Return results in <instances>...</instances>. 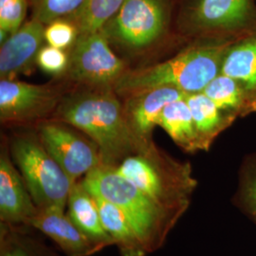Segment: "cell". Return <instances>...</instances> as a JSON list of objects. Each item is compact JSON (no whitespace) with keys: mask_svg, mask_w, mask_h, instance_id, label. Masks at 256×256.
I'll use <instances>...</instances> for the list:
<instances>
[{"mask_svg":"<svg viewBox=\"0 0 256 256\" xmlns=\"http://www.w3.org/2000/svg\"><path fill=\"white\" fill-rule=\"evenodd\" d=\"M236 36L204 37L162 63L124 72L117 92L135 95L160 86L176 88L186 94L200 93L221 74L223 60Z\"/></svg>","mask_w":256,"mask_h":256,"instance_id":"6da1fadb","label":"cell"},{"mask_svg":"<svg viewBox=\"0 0 256 256\" xmlns=\"http://www.w3.org/2000/svg\"><path fill=\"white\" fill-rule=\"evenodd\" d=\"M59 117L96 144L102 165L117 167L126 158L151 144L138 137L120 102L108 92L74 96L61 106Z\"/></svg>","mask_w":256,"mask_h":256,"instance_id":"7a4b0ae2","label":"cell"},{"mask_svg":"<svg viewBox=\"0 0 256 256\" xmlns=\"http://www.w3.org/2000/svg\"><path fill=\"white\" fill-rule=\"evenodd\" d=\"M81 180L93 194L112 202L124 212L148 254L164 245L169 232L180 218V216L160 207L120 174L116 167L101 165Z\"/></svg>","mask_w":256,"mask_h":256,"instance_id":"3957f363","label":"cell"},{"mask_svg":"<svg viewBox=\"0 0 256 256\" xmlns=\"http://www.w3.org/2000/svg\"><path fill=\"white\" fill-rule=\"evenodd\" d=\"M116 169L160 207L180 218L188 210L196 187L189 164L176 162L150 144Z\"/></svg>","mask_w":256,"mask_h":256,"instance_id":"277c9868","label":"cell"},{"mask_svg":"<svg viewBox=\"0 0 256 256\" xmlns=\"http://www.w3.org/2000/svg\"><path fill=\"white\" fill-rule=\"evenodd\" d=\"M9 148L37 208L66 209L74 182L48 153L38 135H18L10 140Z\"/></svg>","mask_w":256,"mask_h":256,"instance_id":"5b68a950","label":"cell"},{"mask_svg":"<svg viewBox=\"0 0 256 256\" xmlns=\"http://www.w3.org/2000/svg\"><path fill=\"white\" fill-rule=\"evenodd\" d=\"M166 22L164 0H124L102 30L126 46L142 48L162 34Z\"/></svg>","mask_w":256,"mask_h":256,"instance_id":"8992f818","label":"cell"},{"mask_svg":"<svg viewBox=\"0 0 256 256\" xmlns=\"http://www.w3.org/2000/svg\"><path fill=\"white\" fill-rule=\"evenodd\" d=\"M38 137L48 153L74 182H79L102 165L101 153L92 140L58 122H43Z\"/></svg>","mask_w":256,"mask_h":256,"instance_id":"52a82bcc","label":"cell"},{"mask_svg":"<svg viewBox=\"0 0 256 256\" xmlns=\"http://www.w3.org/2000/svg\"><path fill=\"white\" fill-rule=\"evenodd\" d=\"M124 64L110 48L104 30L79 34L70 57L68 72L77 82L108 86L119 80Z\"/></svg>","mask_w":256,"mask_h":256,"instance_id":"ba28073f","label":"cell"},{"mask_svg":"<svg viewBox=\"0 0 256 256\" xmlns=\"http://www.w3.org/2000/svg\"><path fill=\"white\" fill-rule=\"evenodd\" d=\"M189 23L212 36H238L256 23L254 0H194Z\"/></svg>","mask_w":256,"mask_h":256,"instance_id":"9c48e42d","label":"cell"},{"mask_svg":"<svg viewBox=\"0 0 256 256\" xmlns=\"http://www.w3.org/2000/svg\"><path fill=\"white\" fill-rule=\"evenodd\" d=\"M12 158L9 146L5 144L0 154V223L30 226L38 208Z\"/></svg>","mask_w":256,"mask_h":256,"instance_id":"30bf717a","label":"cell"},{"mask_svg":"<svg viewBox=\"0 0 256 256\" xmlns=\"http://www.w3.org/2000/svg\"><path fill=\"white\" fill-rule=\"evenodd\" d=\"M64 210L56 207L38 208L30 227L52 239L66 256H92L108 248L86 234Z\"/></svg>","mask_w":256,"mask_h":256,"instance_id":"8fae6325","label":"cell"},{"mask_svg":"<svg viewBox=\"0 0 256 256\" xmlns=\"http://www.w3.org/2000/svg\"><path fill=\"white\" fill-rule=\"evenodd\" d=\"M45 24L34 18L22 25L1 45V80H14L36 61L45 40Z\"/></svg>","mask_w":256,"mask_h":256,"instance_id":"7c38bea8","label":"cell"},{"mask_svg":"<svg viewBox=\"0 0 256 256\" xmlns=\"http://www.w3.org/2000/svg\"><path fill=\"white\" fill-rule=\"evenodd\" d=\"M57 94L50 88L14 80L0 82V115L2 120H21L50 110Z\"/></svg>","mask_w":256,"mask_h":256,"instance_id":"4fadbf2b","label":"cell"},{"mask_svg":"<svg viewBox=\"0 0 256 256\" xmlns=\"http://www.w3.org/2000/svg\"><path fill=\"white\" fill-rule=\"evenodd\" d=\"M187 95L176 88L160 86L131 96L128 106V120L138 137L150 142L151 133L165 106Z\"/></svg>","mask_w":256,"mask_h":256,"instance_id":"5bb4252c","label":"cell"},{"mask_svg":"<svg viewBox=\"0 0 256 256\" xmlns=\"http://www.w3.org/2000/svg\"><path fill=\"white\" fill-rule=\"evenodd\" d=\"M221 74L242 82L256 96V23L234 36L224 57Z\"/></svg>","mask_w":256,"mask_h":256,"instance_id":"9a60e30c","label":"cell"},{"mask_svg":"<svg viewBox=\"0 0 256 256\" xmlns=\"http://www.w3.org/2000/svg\"><path fill=\"white\" fill-rule=\"evenodd\" d=\"M185 100L192 113L200 151H207L220 133L230 128L236 118L221 110L203 92L189 94Z\"/></svg>","mask_w":256,"mask_h":256,"instance_id":"2e32d148","label":"cell"},{"mask_svg":"<svg viewBox=\"0 0 256 256\" xmlns=\"http://www.w3.org/2000/svg\"><path fill=\"white\" fill-rule=\"evenodd\" d=\"M66 207L70 220L86 234L108 247L114 245L113 240L104 228L97 198L82 184V180L72 185Z\"/></svg>","mask_w":256,"mask_h":256,"instance_id":"e0dca14e","label":"cell"},{"mask_svg":"<svg viewBox=\"0 0 256 256\" xmlns=\"http://www.w3.org/2000/svg\"><path fill=\"white\" fill-rule=\"evenodd\" d=\"M202 92L236 119L256 112V96L242 82L227 75L220 74Z\"/></svg>","mask_w":256,"mask_h":256,"instance_id":"ac0fdd59","label":"cell"},{"mask_svg":"<svg viewBox=\"0 0 256 256\" xmlns=\"http://www.w3.org/2000/svg\"><path fill=\"white\" fill-rule=\"evenodd\" d=\"M95 196V194H94ZM98 202L102 222L108 234L118 247L122 256L149 254L142 239L124 212L112 202L95 196Z\"/></svg>","mask_w":256,"mask_h":256,"instance_id":"d6986e66","label":"cell"},{"mask_svg":"<svg viewBox=\"0 0 256 256\" xmlns=\"http://www.w3.org/2000/svg\"><path fill=\"white\" fill-rule=\"evenodd\" d=\"M185 98L167 104L160 114L156 126L162 128L184 151L194 153L200 151V148L192 113Z\"/></svg>","mask_w":256,"mask_h":256,"instance_id":"ffe728a7","label":"cell"},{"mask_svg":"<svg viewBox=\"0 0 256 256\" xmlns=\"http://www.w3.org/2000/svg\"><path fill=\"white\" fill-rule=\"evenodd\" d=\"M0 256H61L30 226L0 223Z\"/></svg>","mask_w":256,"mask_h":256,"instance_id":"44dd1931","label":"cell"},{"mask_svg":"<svg viewBox=\"0 0 256 256\" xmlns=\"http://www.w3.org/2000/svg\"><path fill=\"white\" fill-rule=\"evenodd\" d=\"M124 0H86L84 5L74 14L75 26L79 34L98 32L119 10Z\"/></svg>","mask_w":256,"mask_h":256,"instance_id":"7402d4cb","label":"cell"},{"mask_svg":"<svg viewBox=\"0 0 256 256\" xmlns=\"http://www.w3.org/2000/svg\"><path fill=\"white\" fill-rule=\"evenodd\" d=\"M232 202L256 224V154L247 156L242 164Z\"/></svg>","mask_w":256,"mask_h":256,"instance_id":"603a6c76","label":"cell"},{"mask_svg":"<svg viewBox=\"0 0 256 256\" xmlns=\"http://www.w3.org/2000/svg\"><path fill=\"white\" fill-rule=\"evenodd\" d=\"M86 0H36L34 18L45 25L70 16L81 9Z\"/></svg>","mask_w":256,"mask_h":256,"instance_id":"cb8c5ba5","label":"cell"},{"mask_svg":"<svg viewBox=\"0 0 256 256\" xmlns=\"http://www.w3.org/2000/svg\"><path fill=\"white\" fill-rule=\"evenodd\" d=\"M26 0H0V30L10 36L18 32L26 16Z\"/></svg>","mask_w":256,"mask_h":256,"instance_id":"d4e9b609","label":"cell"},{"mask_svg":"<svg viewBox=\"0 0 256 256\" xmlns=\"http://www.w3.org/2000/svg\"><path fill=\"white\" fill-rule=\"evenodd\" d=\"M77 36L79 32L76 26L62 19L50 23L45 30V40L48 45L61 50L74 45Z\"/></svg>","mask_w":256,"mask_h":256,"instance_id":"484cf974","label":"cell"},{"mask_svg":"<svg viewBox=\"0 0 256 256\" xmlns=\"http://www.w3.org/2000/svg\"><path fill=\"white\" fill-rule=\"evenodd\" d=\"M36 62L43 72L58 75L68 70L70 58L63 50L48 45L40 50L37 55Z\"/></svg>","mask_w":256,"mask_h":256,"instance_id":"4316f807","label":"cell"}]
</instances>
